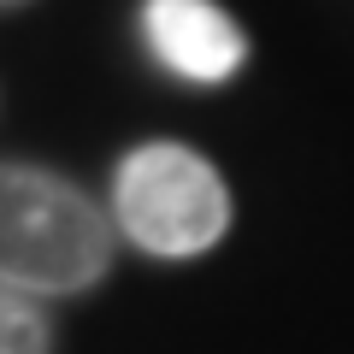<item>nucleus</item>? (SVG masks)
I'll return each instance as SVG.
<instances>
[{"label": "nucleus", "mask_w": 354, "mask_h": 354, "mask_svg": "<svg viewBox=\"0 0 354 354\" xmlns=\"http://www.w3.org/2000/svg\"><path fill=\"white\" fill-rule=\"evenodd\" d=\"M113 230L77 183L41 165H0V283L18 295H77L106 272Z\"/></svg>", "instance_id": "obj_1"}, {"label": "nucleus", "mask_w": 354, "mask_h": 354, "mask_svg": "<svg viewBox=\"0 0 354 354\" xmlns=\"http://www.w3.org/2000/svg\"><path fill=\"white\" fill-rule=\"evenodd\" d=\"M113 213L124 236L148 254L189 260L207 254L230 225L225 177L183 142H142L118 160L113 177Z\"/></svg>", "instance_id": "obj_2"}, {"label": "nucleus", "mask_w": 354, "mask_h": 354, "mask_svg": "<svg viewBox=\"0 0 354 354\" xmlns=\"http://www.w3.org/2000/svg\"><path fill=\"white\" fill-rule=\"evenodd\" d=\"M142 41L183 83H225L248 41L213 0H142Z\"/></svg>", "instance_id": "obj_3"}, {"label": "nucleus", "mask_w": 354, "mask_h": 354, "mask_svg": "<svg viewBox=\"0 0 354 354\" xmlns=\"http://www.w3.org/2000/svg\"><path fill=\"white\" fill-rule=\"evenodd\" d=\"M0 354H48V319L30 295L0 283Z\"/></svg>", "instance_id": "obj_4"}]
</instances>
